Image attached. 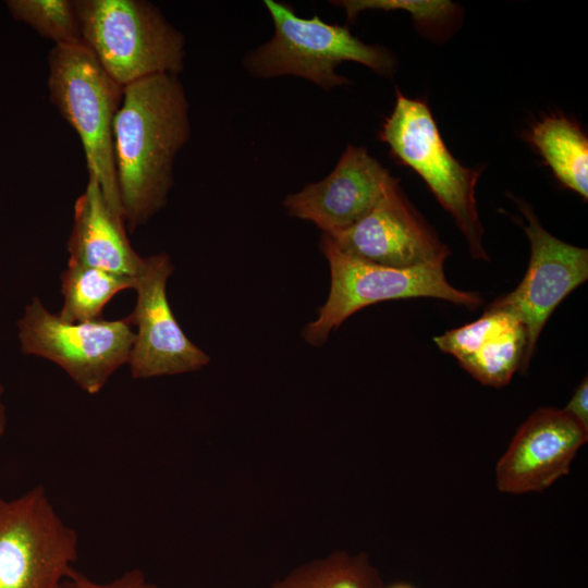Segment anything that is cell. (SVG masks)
I'll use <instances>...</instances> for the list:
<instances>
[{"label": "cell", "instance_id": "obj_1", "mask_svg": "<svg viewBox=\"0 0 588 588\" xmlns=\"http://www.w3.org/2000/svg\"><path fill=\"white\" fill-rule=\"evenodd\" d=\"M189 137V106L177 75H156L124 87L113 121V155L128 232L167 205L175 157Z\"/></svg>", "mask_w": 588, "mask_h": 588}, {"label": "cell", "instance_id": "obj_2", "mask_svg": "<svg viewBox=\"0 0 588 588\" xmlns=\"http://www.w3.org/2000/svg\"><path fill=\"white\" fill-rule=\"evenodd\" d=\"M82 44L121 86L184 69L185 37L145 0H75Z\"/></svg>", "mask_w": 588, "mask_h": 588}, {"label": "cell", "instance_id": "obj_3", "mask_svg": "<svg viewBox=\"0 0 588 588\" xmlns=\"http://www.w3.org/2000/svg\"><path fill=\"white\" fill-rule=\"evenodd\" d=\"M48 96L78 135L88 175L98 182L113 211L123 218L113 155V121L124 87L82 42L53 45L48 53Z\"/></svg>", "mask_w": 588, "mask_h": 588}, {"label": "cell", "instance_id": "obj_4", "mask_svg": "<svg viewBox=\"0 0 588 588\" xmlns=\"http://www.w3.org/2000/svg\"><path fill=\"white\" fill-rule=\"evenodd\" d=\"M273 22L271 39L253 50L244 60L255 77L294 75L329 90L348 84L335 72L343 61L364 64L380 75L392 73L395 62L384 48L363 42L346 26L330 24L315 15L298 16L286 3L266 0Z\"/></svg>", "mask_w": 588, "mask_h": 588}, {"label": "cell", "instance_id": "obj_5", "mask_svg": "<svg viewBox=\"0 0 588 588\" xmlns=\"http://www.w3.org/2000/svg\"><path fill=\"white\" fill-rule=\"evenodd\" d=\"M320 249L329 262L331 284L317 318L303 331V338L314 346H322L351 315L379 302L436 297L468 308L482 302L478 294L449 283L443 260L405 269L385 267L345 254L323 234Z\"/></svg>", "mask_w": 588, "mask_h": 588}, {"label": "cell", "instance_id": "obj_6", "mask_svg": "<svg viewBox=\"0 0 588 588\" xmlns=\"http://www.w3.org/2000/svg\"><path fill=\"white\" fill-rule=\"evenodd\" d=\"M379 138L394 158L421 176L451 213L467 238L473 258L487 260L475 199L480 171L464 167L452 156L428 105L396 90L394 109L384 120Z\"/></svg>", "mask_w": 588, "mask_h": 588}, {"label": "cell", "instance_id": "obj_7", "mask_svg": "<svg viewBox=\"0 0 588 588\" xmlns=\"http://www.w3.org/2000/svg\"><path fill=\"white\" fill-rule=\"evenodd\" d=\"M20 350L60 366L86 393L102 390L128 363L135 332L126 318L66 322L33 297L17 320Z\"/></svg>", "mask_w": 588, "mask_h": 588}, {"label": "cell", "instance_id": "obj_8", "mask_svg": "<svg viewBox=\"0 0 588 588\" xmlns=\"http://www.w3.org/2000/svg\"><path fill=\"white\" fill-rule=\"evenodd\" d=\"M77 556L76 531L41 485L0 498V588H57Z\"/></svg>", "mask_w": 588, "mask_h": 588}, {"label": "cell", "instance_id": "obj_9", "mask_svg": "<svg viewBox=\"0 0 588 588\" xmlns=\"http://www.w3.org/2000/svg\"><path fill=\"white\" fill-rule=\"evenodd\" d=\"M174 265L167 253L144 257L135 275L136 303L126 317L137 327L128 365L133 379L197 371L210 357L194 344L176 321L167 297Z\"/></svg>", "mask_w": 588, "mask_h": 588}, {"label": "cell", "instance_id": "obj_10", "mask_svg": "<svg viewBox=\"0 0 588 588\" xmlns=\"http://www.w3.org/2000/svg\"><path fill=\"white\" fill-rule=\"evenodd\" d=\"M527 219L524 230L530 243V260L522 282L487 308L506 313L523 323L527 346L522 365L526 372L538 336L556 306L588 278V250L551 235L532 209L519 203Z\"/></svg>", "mask_w": 588, "mask_h": 588}, {"label": "cell", "instance_id": "obj_11", "mask_svg": "<svg viewBox=\"0 0 588 588\" xmlns=\"http://www.w3.org/2000/svg\"><path fill=\"white\" fill-rule=\"evenodd\" d=\"M326 236L345 254L391 268L445 261L450 253L408 205L399 180L364 218Z\"/></svg>", "mask_w": 588, "mask_h": 588}, {"label": "cell", "instance_id": "obj_12", "mask_svg": "<svg viewBox=\"0 0 588 588\" xmlns=\"http://www.w3.org/2000/svg\"><path fill=\"white\" fill-rule=\"evenodd\" d=\"M585 430L563 409L541 407L518 428L495 466L499 491L509 494L541 492L567 475Z\"/></svg>", "mask_w": 588, "mask_h": 588}, {"label": "cell", "instance_id": "obj_13", "mask_svg": "<svg viewBox=\"0 0 588 588\" xmlns=\"http://www.w3.org/2000/svg\"><path fill=\"white\" fill-rule=\"evenodd\" d=\"M396 180L366 148L348 145L329 175L287 195L283 206L331 235L364 218Z\"/></svg>", "mask_w": 588, "mask_h": 588}, {"label": "cell", "instance_id": "obj_14", "mask_svg": "<svg viewBox=\"0 0 588 588\" xmlns=\"http://www.w3.org/2000/svg\"><path fill=\"white\" fill-rule=\"evenodd\" d=\"M66 247L68 262L131 278H135L144 258L131 246L123 218L109 206L91 175L74 204Z\"/></svg>", "mask_w": 588, "mask_h": 588}, {"label": "cell", "instance_id": "obj_15", "mask_svg": "<svg viewBox=\"0 0 588 588\" xmlns=\"http://www.w3.org/2000/svg\"><path fill=\"white\" fill-rule=\"evenodd\" d=\"M528 137L555 177L587 200L588 139L579 125L565 117H547Z\"/></svg>", "mask_w": 588, "mask_h": 588}, {"label": "cell", "instance_id": "obj_16", "mask_svg": "<svg viewBox=\"0 0 588 588\" xmlns=\"http://www.w3.org/2000/svg\"><path fill=\"white\" fill-rule=\"evenodd\" d=\"M135 278L68 262L61 274L63 304L57 314L66 322L99 319L105 306L120 292L133 289Z\"/></svg>", "mask_w": 588, "mask_h": 588}, {"label": "cell", "instance_id": "obj_17", "mask_svg": "<svg viewBox=\"0 0 588 588\" xmlns=\"http://www.w3.org/2000/svg\"><path fill=\"white\" fill-rule=\"evenodd\" d=\"M270 588H384V584L365 553L336 551L294 568Z\"/></svg>", "mask_w": 588, "mask_h": 588}, {"label": "cell", "instance_id": "obj_18", "mask_svg": "<svg viewBox=\"0 0 588 588\" xmlns=\"http://www.w3.org/2000/svg\"><path fill=\"white\" fill-rule=\"evenodd\" d=\"M526 346L525 327L511 316L475 353L458 363L479 382L499 388L520 371Z\"/></svg>", "mask_w": 588, "mask_h": 588}, {"label": "cell", "instance_id": "obj_19", "mask_svg": "<svg viewBox=\"0 0 588 588\" xmlns=\"http://www.w3.org/2000/svg\"><path fill=\"white\" fill-rule=\"evenodd\" d=\"M16 22L23 23L54 45L82 42L79 22L71 0H7Z\"/></svg>", "mask_w": 588, "mask_h": 588}, {"label": "cell", "instance_id": "obj_20", "mask_svg": "<svg viewBox=\"0 0 588 588\" xmlns=\"http://www.w3.org/2000/svg\"><path fill=\"white\" fill-rule=\"evenodd\" d=\"M332 3L345 10L348 23H353L357 15L366 10H405L419 28L441 25L452 17L456 10V5L446 0H343Z\"/></svg>", "mask_w": 588, "mask_h": 588}, {"label": "cell", "instance_id": "obj_21", "mask_svg": "<svg viewBox=\"0 0 588 588\" xmlns=\"http://www.w3.org/2000/svg\"><path fill=\"white\" fill-rule=\"evenodd\" d=\"M510 317L506 313L487 308L476 321L452 329L433 341L442 352L460 362L475 353Z\"/></svg>", "mask_w": 588, "mask_h": 588}, {"label": "cell", "instance_id": "obj_22", "mask_svg": "<svg viewBox=\"0 0 588 588\" xmlns=\"http://www.w3.org/2000/svg\"><path fill=\"white\" fill-rule=\"evenodd\" d=\"M57 588H160L149 581L140 569L133 568L111 581L98 583L74 567L61 580Z\"/></svg>", "mask_w": 588, "mask_h": 588}, {"label": "cell", "instance_id": "obj_23", "mask_svg": "<svg viewBox=\"0 0 588 588\" xmlns=\"http://www.w3.org/2000/svg\"><path fill=\"white\" fill-rule=\"evenodd\" d=\"M574 420L588 431V381L585 377L575 389L569 402L564 408Z\"/></svg>", "mask_w": 588, "mask_h": 588}, {"label": "cell", "instance_id": "obj_24", "mask_svg": "<svg viewBox=\"0 0 588 588\" xmlns=\"http://www.w3.org/2000/svg\"><path fill=\"white\" fill-rule=\"evenodd\" d=\"M3 395L4 387L0 381V438L4 434L8 422L7 408L3 402Z\"/></svg>", "mask_w": 588, "mask_h": 588}, {"label": "cell", "instance_id": "obj_25", "mask_svg": "<svg viewBox=\"0 0 588 588\" xmlns=\"http://www.w3.org/2000/svg\"><path fill=\"white\" fill-rule=\"evenodd\" d=\"M384 588H414V587L412 585L405 584V583H395V584L390 585L388 587L384 586Z\"/></svg>", "mask_w": 588, "mask_h": 588}]
</instances>
